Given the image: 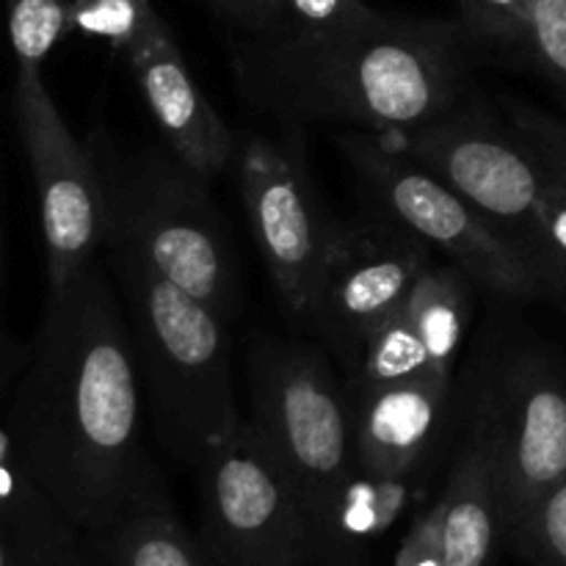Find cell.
Returning a JSON list of instances; mask_svg holds the SVG:
<instances>
[{
    "instance_id": "6da1fadb",
    "label": "cell",
    "mask_w": 566,
    "mask_h": 566,
    "mask_svg": "<svg viewBox=\"0 0 566 566\" xmlns=\"http://www.w3.org/2000/svg\"><path fill=\"white\" fill-rule=\"evenodd\" d=\"M28 473L83 536L169 503L142 440V385L125 307L103 254L50 287L6 396Z\"/></svg>"
},
{
    "instance_id": "7a4b0ae2",
    "label": "cell",
    "mask_w": 566,
    "mask_h": 566,
    "mask_svg": "<svg viewBox=\"0 0 566 566\" xmlns=\"http://www.w3.org/2000/svg\"><path fill=\"white\" fill-rule=\"evenodd\" d=\"M473 55L459 22L376 11L346 28L243 36L232 66L247 103L280 125L403 133L470 97Z\"/></svg>"
},
{
    "instance_id": "3957f363",
    "label": "cell",
    "mask_w": 566,
    "mask_h": 566,
    "mask_svg": "<svg viewBox=\"0 0 566 566\" xmlns=\"http://www.w3.org/2000/svg\"><path fill=\"white\" fill-rule=\"evenodd\" d=\"M136 357L138 385L153 407L158 440L197 470L241 426L230 357V324L166 280L142 252L103 238Z\"/></svg>"
},
{
    "instance_id": "277c9868",
    "label": "cell",
    "mask_w": 566,
    "mask_h": 566,
    "mask_svg": "<svg viewBox=\"0 0 566 566\" xmlns=\"http://www.w3.org/2000/svg\"><path fill=\"white\" fill-rule=\"evenodd\" d=\"M88 147L103 182L105 235L130 243L180 291L235 324L241 269L208 177L169 147L125 149L103 133Z\"/></svg>"
},
{
    "instance_id": "5b68a950",
    "label": "cell",
    "mask_w": 566,
    "mask_h": 566,
    "mask_svg": "<svg viewBox=\"0 0 566 566\" xmlns=\"http://www.w3.org/2000/svg\"><path fill=\"white\" fill-rule=\"evenodd\" d=\"M249 423L291 481L324 545L343 492L359 475L352 398L321 348L254 337L249 348Z\"/></svg>"
},
{
    "instance_id": "8992f818",
    "label": "cell",
    "mask_w": 566,
    "mask_h": 566,
    "mask_svg": "<svg viewBox=\"0 0 566 566\" xmlns=\"http://www.w3.org/2000/svg\"><path fill=\"white\" fill-rule=\"evenodd\" d=\"M468 429L495 470L503 542L566 481V354L545 343H501L475 368Z\"/></svg>"
},
{
    "instance_id": "52a82bcc",
    "label": "cell",
    "mask_w": 566,
    "mask_h": 566,
    "mask_svg": "<svg viewBox=\"0 0 566 566\" xmlns=\"http://www.w3.org/2000/svg\"><path fill=\"white\" fill-rule=\"evenodd\" d=\"M337 144L376 210L446 254L473 285L514 302L542 298L539 280L517 249L387 133L340 130Z\"/></svg>"
},
{
    "instance_id": "ba28073f",
    "label": "cell",
    "mask_w": 566,
    "mask_h": 566,
    "mask_svg": "<svg viewBox=\"0 0 566 566\" xmlns=\"http://www.w3.org/2000/svg\"><path fill=\"white\" fill-rule=\"evenodd\" d=\"M199 542L216 566H324L296 490L249 418L205 457Z\"/></svg>"
},
{
    "instance_id": "9c48e42d",
    "label": "cell",
    "mask_w": 566,
    "mask_h": 566,
    "mask_svg": "<svg viewBox=\"0 0 566 566\" xmlns=\"http://www.w3.org/2000/svg\"><path fill=\"white\" fill-rule=\"evenodd\" d=\"M387 136L462 193L528 263L551 169L509 122L470 94L451 114Z\"/></svg>"
},
{
    "instance_id": "30bf717a",
    "label": "cell",
    "mask_w": 566,
    "mask_h": 566,
    "mask_svg": "<svg viewBox=\"0 0 566 566\" xmlns=\"http://www.w3.org/2000/svg\"><path fill=\"white\" fill-rule=\"evenodd\" d=\"M280 127L276 136H249L243 144L241 193L282 307L304 326L340 221L332 219L315 188L302 127Z\"/></svg>"
},
{
    "instance_id": "8fae6325",
    "label": "cell",
    "mask_w": 566,
    "mask_h": 566,
    "mask_svg": "<svg viewBox=\"0 0 566 566\" xmlns=\"http://www.w3.org/2000/svg\"><path fill=\"white\" fill-rule=\"evenodd\" d=\"M434 260L437 252L423 238L379 210L340 221L304 326L352 370L370 337Z\"/></svg>"
},
{
    "instance_id": "7c38bea8",
    "label": "cell",
    "mask_w": 566,
    "mask_h": 566,
    "mask_svg": "<svg viewBox=\"0 0 566 566\" xmlns=\"http://www.w3.org/2000/svg\"><path fill=\"white\" fill-rule=\"evenodd\" d=\"M14 114L39 193L48 287H59L103 249L105 199L97 160L66 127L42 70H17Z\"/></svg>"
},
{
    "instance_id": "4fadbf2b",
    "label": "cell",
    "mask_w": 566,
    "mask_h": 566,
    "mask_svg": "<svg viewBox=\"0 0 566 566\" xmlns=\"http://www.w3.org/2000/svg\"><path fill=\"white\" fill-rule=\"evenodd\" d=\"M470 280L453 263H431L401 307L379 326L348 370L346 387H376L415 376H453L473 313Z\"/></svg>"
},
{
    "instance_id": "5bb4252c",
    "label": "cell",
    "mask_w": 566,
    "mask_h": 566,
    "mask_svg": "<svg viewBox=\"0 0 566 566\" xmlns=\"http://www.w3.org/2000/svg\"><path fill=\"white\" fill-rule=\"evenodd\" d=\"M125 55L166 147L208 180L221 175L238 153L235 136L193 81L158 9L127 44Z\"/></svg>"
},
{
    "instance_id": "9a60e30c",
    "label": "cell",
    "mask_w": 566,
    "mask_h": 566,
    "mask_svg": "<svg viewBox=\"0 0 566 566\" xmlns=\"http://www.w3.org/2000/svg\"><path fill=\"white\" fill-rule=\"evenodd\" d=\"M346 390L359 470L374 479L420 481L446 431L453 376H415Z\"/></svg>"
},
{
    "instance_id": "2e32d148",
    "label": "cell",
    "mask_w": 566,
    "mask_h": 566,
    "mask_svg": "<svg viewBox=\"0 0 566 566\" xmlns=\"http://www.w3.org/2000/svg\"><path fill=\"white\" fill-rule=\"evenodd\" d=\"M440 534L446 566H495L503 542L495 470L473 429L464 431L446 490L440 495Z\"/></svg>"
},
{
    "instance_id": "e0dca14e",
    "label": "cell",
    "mask_w": 566,
    "mask_h": 566,
    "mask_svg": "<svg viewBox=\"0 0 566 566\" xmlns=\"http://www.w3.org/2000/svg\"><path fill=\"white\" fill-rule=\"evenodd\" d=\"M11 381L14 376L0 379V396L9 390ZM0 525L20 534L48 562H55L83 542V534L61 517L59 509L28 473L6 423V403L0 407Z\"/></svg>"
},
{
    "instance_id": "ac0fdd59",
    "label": "cell",
    "mask_w": 566,
    "mask_h": 566,
    "mask_svg": "<svg viewBox=\"0 0 566 566\" xmlns=\"http://www.w3.org/2000/svg\"><path fill=\"white\" fill-rule=\"evenodd\" d=\"M105 566H216L199 536H191L175 503H155L97 536H86Z\"/></svg>"
},
{
    "instance_id": "d6986e66",
    "label": "cell",
    "mask_w": 566,
    "mask_h": 566,
    "mask_svg": "<svg viewBox=\"0 0 566 566\" xmlns=\"http://www.w3.org/2000/svg\"><path fill=\"white\" fill-rule=\"evenodd\" d=\"M534 0H459V28L475 53L528 59Z\"/></svg>"
},
{
    "instance_id": "ffe728a7",
    "label": "cell",
    "mask_w": 566,
    "mask_h": 566,
    "mask_svg": "<svg viewBox=\"0 0 566 566\" xmlns=\"http://www.w3.org/2000/svg\"><path fill=\"white\" fill-rule=\"evenodd\" d=\"M528 263L542 285V298L566 310V182L553 169Z\"/></svg>"
},
{
    "instance_id": "44dd1931",
    "label": "cell",
    "mask_w": 566,
    "mask_h": 566,
    "mask_svg": "<svg viewBox=\"0 0 566 566\" xmlns=\"http://www.w3.org/2000/svg\"><path fill=\"white\" fill-rule=\"evenodd\" d=\"M72 0H6L17 70H42V61L70 33Z\"/></svg>"
},
{
    "instance_id": "7402d4cb",
    "label": "cell",
    "mask_w": 566,
    "mask_h": 566,
    "mask_svg": "<svg viewBox=\"0 0 566 566\" xmlns=\"http://www.w3.org/2000/svg\"><path fill=\"white\" fill-rule=\"evenodd\" d=\"M506 547L528 566H566V481L531 509Z\"/></svg>"
},
{
    "instance_id": "603a6c76",
    "label": "cell",
    "mask_w": 566,
    "mask_h": 566,
    "mask_svg": "<svg viewBox=\"0 0 566 566\" xmlns=\"http://www.w3.org/2000/svg\"><path fill=\"white\" fill-rule=\"evenodd\" d=\"M153 11V0H72L70 31L105 39L125 53Z\"/></svg>"
},
{
    "instance_id": "cb8c5ba5",
    "label": "cell",
    "mask_w": 566,
    "mask_h": 566,
    "mask_svg": "<svg viewBox=\"0 0 566 566\" xmlns=\"http://www.w3.org/2000/svg\"><path fill=\"white\" fill-rule=\"evenodd\" d=\"M525 64L566 97V0H534Z\"/></svg>"
},
{
    "instance_id": "d4e9b609",
    "label": "cell",
    "mask_w": 566,
    "mask_h": 566,
    "mask_svg": "<svg viewBox=\"0 0 566 566\" xmlns=\"http://www.w3.org/2000/svg\"><path fill=\"white\" fill-rule=\"evenodd\" d=\"M506 122L545 166L566 182V122L531 103H509Z\"/></svg>"
},
{
    "instance_id": "484cf974",
    "label": "cell",
    "mask_w": 566,
    "mask_h": 566,
    "mask_svg": "<svg viewBox=\"0 0 566 566\" xmlns=\"http://www.w3.org/2000/svg\"><path fill=\"white\" fill-rule=\"evenodd\" d=\"M280 31H326L370 20L376 9L365 0H282Z\"/></svg>"
},
{
    "instance_id": "4316f807",
    "label": "cell",
    "mask_w": 566,
    "mask_h": 566,
    "mask_svg": "<svg viewBox=\"0 0 566 566\" xmlns=\"http://www.w3.org/2000/svg\"><path fill=\"white\" fill-rule=\"evenodd\" d=\"M219 20L243 36H269L282 28V0H202Z\"/></svg>"
},
{
    "instance_id": "83f0119b",
    "label": "cell",
    "mask_w": 566,
    "mask_h": 566,
    "mask_svg": "<svg viewBox=\"0 0 566 566\" xmlns=\"http://www.w3.org/2000/svg\"><path fill=\"white\" fill-rule=\"evenodd\" d=\"M440 503L420 512L398 547L396 566H446L440 534Z\"/></svg>"
},
{
    "instance_id": "f1b7e54d",
    "label": "cell",
    "mask_w": 566,
    "mask_h": 566,
    "mask_svg": "<svg viewBox=\"0 0 566 566\" xmlns=\"http://www.w3.org/2000/svg\"><path fill=\"white\" fill-rule=\"evenodd\" d=\"M55 562L42 558L20 534L0 525V566H53Z\"/></svg>"
},
{
    "instance_id": "f546056e",
    "label": "cell",
    "mask_w": 566,
    "mask_h": 566,
    "mask_svg": "<svg viewBox=\"0 0 566 566\" xmlns=\"http://www.w3.org/2000/svg\"><path fill=\"white\" fill-rule=\"evenodd\" d=\"M53 566H105V564L99 562L97 553L92 551V545H88L86 536H83L81 545H75L72 551H66Z\"/></svg>"
},
{
    "instance_id": "4dcf8cb0",
    "label": "cell",
    "mask_w": 566,
    "mask_h": 566,
    "mask_svg": "<svg viewBox=\"0 0 566 566\" xmlns=\"http://www.w3.org/2000/svg\"><path fill=\"white\" fill-rule=\"evenodd\" d=\"M22 363V354H17L14 348L9 346V340L0 343V379H11L17 374Z\"/></svg>"
},
{
    "instance_id": "1f68e13d",
    "label": "cell",
    "mask_w": 566,
    "mask_h": 566,
    "mask_svg": "<svg viewBox=\"0 0 566 566\" xmlns=\"http://www.w3.org/2000/svg\"><path fill=\"white\" fill-rule=\"evenodd\" d=\"M0 291H3V243H0Z\"/></svg>"
},
{
    "instance_id": "d6a6232c",
    "label": "cell",
    "mask_w": 566,
    "mask_h": 566,
    "mask_svg": "<svg viewBox=\"0 0 566 566\" xmlns=\"http://www.w3.org/2000/svg\"><path fill=\"white\" fill-rule=\"evenodd\" d=\"M0 343H6V335H3V329H0Z\"/></svg>"
}]
</instances>
